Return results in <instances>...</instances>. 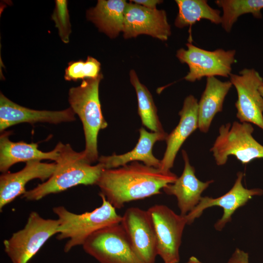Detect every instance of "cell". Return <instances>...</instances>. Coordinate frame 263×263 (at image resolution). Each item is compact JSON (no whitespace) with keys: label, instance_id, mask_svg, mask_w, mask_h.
I'll list each match as a JSON object with an SVG mask.
<instances>
[{"label":"cell","instance_id":"3","mask_svg":"<svg viewBox=\"0 0 263 263\" xmlns=\"http://www.w3.org/2000/svg\"><path fill=\"white\" fill-rule=\"evenodd\" d=\"M103 75L82 80L80 86L71 88L68 93L70 107L79 117L83 125L86 160L92 164L98 160L97 136L100 130L108 126L101 111L99 85Z\"/></svg>","mask_w":263,"mask_h":263},{"label":"cell","instance_id":"30","mask_svg":"<svg viewBox=\"0 0 263 263\" xmlns=\"http://www.w3.org/2000/svg\"><path fill=\"white\" fill-rule=\"evenodd\" d=\"M259 91L261 95L263 97V83L259 87Z\"/></svg>","mask_w":263,"mask_h":263},{"label":"cell","instance_id":"19","mask_svg":"<svg viewBox=\"0 0 263 263\" xmlns=\"http://www.w3.org/2000/svg\"><path fill=\"white\" fill-rule=\"evenodd\" d=\"M9 134L2 132L0 136V171L2 173L8 172L17 163L44 159L56 162L59 157L61 142L57 143L53 150L43 152L38 150L37 143L11 141Z\"/></svg>","mask_w":263,"mask_h":263},{"label":"cell","instance_id":"24","mask_svg":"<svg viewBox=\"0 0 263 263\" xmlns=\"http://www.w3.org/2000/svg\"><path fill=\"white\" fill-rule=\"evenodd\" d=\"M215 3L223 9L221 24L229 33L239 17L244 14H251L257 19L262 18L263 0H217Z\"/></svg>","mask_w":263,"mask_h":263},{"label":"cell","instance_id":"11","mask_svg":"<svg viewBox=\"0 0 263 263\" xmlns=\"http://www.w3.org/2000/svg\"><path fill=\"white\" fill-rule=\"evenodd\" d=\"M120 224L137 257L144 263H155L158 255L156 239L147 210L128 208Z\"/></svg>","mask_w":263,"mask_h":263},{"label":"cell","instance_id":"27","mask_svg":"<svg viewBox=\"0 0 263 263\" xmlns=\"http://www.w3.org/2000/svg\"><path fill=\"white\" fill-rule=\"evenodd\" d=\"M227 263H249L248 253L237 248Z\"/></svg>","mask_w":263,"mask_h":263},{"label":"cell","instance_id":"12","mask_svg":"<svg viewBox=\"0 0 263 263\" xmlns=\"http://www.w3.org/2000/svg\"><path fill=\"white\" fill-rule=\"evenodd\" d=\"M125 38L145 34L166 41L171 28L165 10L150 9L130 1L125 9L123 26Z\"/></svg>","mask_w":263,"mask_h":263},{"label":"cell","instance_id":"8","mask_svg":"<svg viewBox=\"0 0 263 263\" xmlns=\"http://www.w3.org/2000/svg\"><path fill=\"white\" fill-rule=\"evenodd\" d=\"M186 46L187 49L181 48L176 53L179 60L189 67V72L184 77L186 80L193 82L204 77H228L231 74L232 65L236 61L235 50L217 49L210 51L191 42L187 43Z\"/></svg>","mask_w":263,"mask_h":263},{"label":"cell","instance_id":"20","mask_svg":"<svg viewBox=\"0 0 263 263\" xmlns=\"http://www.w3.org/2000/svg\"><path fill=\"white\" fill-rule=\"evenodd\" d=\"M230 81H222L215 76L207 78L205 89L198 104V129L206 133L215 115L222 111L225 98L232 87Z\"/></svg>","mask_w":263,"mask_h":263},{"label":"cell","instance_id":"18","mask_svg":"<svg viewBox=\"0 0 263 263\" xmlns=\"http://www.w3.org/2000/svg\"><path fill=\"white\" fill-rule=\"evenodd\" d=\"M167 136L165 132H149L142 127L139 129L137 143L131 151L119 155L101 156L98 161L103 165L105 169L117 168L138 161L143 162L147 166L160 169L161 160L153 155L152 148L156 142L166 140Z\"/></svg>","mask_w":263,"mask_h":263},{"label":"cell","instance_id":"22","mask_svg":"<svg viewBox=\"0 0 263 263\" xmlns=\"http://www.w3.org/2000/svg\"><path fill=\"white\" fill-rule=\"evenodd\" d=\"M178 13L174 21L176 27L191 26L202 19L218 24L221 23L220 10L210 7L206 0H176Z\"/></svg>","mask_w":263,"mask_h":263},{"label":"cell","instance_id":"7","mask_svg":"<svg viewBox=\"0 0 263 263\" xmlns=\"http://www.w3.org/2000/svg\"><path fill=\"white\" fill-rule=\"evenodd\" d=\"M82 246L100 263H144L134 252L120 223L97 231Z\"/></svg>","mask_w":263,"mask_h":263},{"label":"cell","instance_id":"5","mask_svg":"<svg viewBox=\"0 0 263 263\" xmlns=\"http://www.w3.org/2000/svg\"><path fill=\"white\" fill-rule=\"evenodd\" d=\"M253 132L252 124L247 122L234 121L221 126L219 135L210 149L216 164L225 165L231 155L243 164L263 158V146L253 137Z\"/></svg>","mask_w":263,"mask_h":263},{"label":"cell","instance_id":"1","mask_svg":"<svg viewBox=\"0 0 263 263\" xmlns=\"http://www.w3.org/2000/svg\"><path fill=\"white\" fill-rule=\"evenodd\" d=\"M177 177L169 171L137 161L119 168L104 169L97 183L100 194L116 209L131 201L159 194Z\"/></svg>","mask_w":263,"mask_h":263},{"label":"cell","instance_id":"23","mask_svg":"<svg viewBox=\"0 0 263 263\" xmlns=\"http://www.w3.org/2000/svg\"><path fill=\"white\" fill-rule=\"evenodd\" d=\"M130 76L131 82L136 91L138 114L143 125L153 132H165L159 120L151 94L140 82L134 70L130 71Z\"/></svg>","mask_w":263,"mask_h":263},{"label":"cell","instance_id":"16","mask_svg":"<svg viewBox=\"0 0 263 263\" xmlns=\"http://www.w3.org/2000/svg\"><path fill=\"white\" fill-rule=\"evenodd\" d=\"M182 153L185 165L181 175L163 189L167 194L176 197L180 214L186 216L198 204L202 198L201 194L213 180H199L195 175L194 168L189 163L187 152L182 150Z\"/></svg>","mask_w":263,"mask_h":263},{"label":"cell","instance_id":"10","mask_svg":"<svg viewBox=\"0 0 263 263\" xmlns=\"http://www.w3.org/2000/svg\"><path fill=\"white\" fill-rule=\"evenodd\" d=\"M229 77L237 93V117L240 122L254 124L263 131V97L259 91L263 77L253 68H244L239 75L231 73Z\"/></svg>","mask_w":263,"mask_h":263},{"label":"cell","instance_id":"13","mask_svg":"<svg viewBox=\"0 0 263 263\" xmlns=\"http://www.w3.org/2000/svg\"><path fill=\"white\" fill-rule=\"evenodd\" d=\"M244 174L239 171L232 188L224 195L216 198L207 196L202 197L198 204L185 216L187 224H191L199 218L203 211L208 207L217 206L223 208L224 213L221 218L215 224L217 230H222L225 224L229 222L231 216L240 207L244 205L252 197L261 195L263 191L260 188L247 189L242 184Z\"/></svg>","mask_w":263,"mask_h":263},{"label":"cell","instance_id":"21","mask_svg":"<svg viewBox=\"0 0 263 263\" xmlns=\"http://www.w3.org/2000/svg\"><path fill=\"white\" fill-rule=\"evenodd\" d=\"M127 2L125 0H99L88 10L87 18L109 37H116L123 31Z\"/></svg>","mask_w":263,"mask_h":263},{"label":"cell","instance_id":"26","mask_svg":"<svg viewBox=\"0 0 263 263\" xmlns=\"http://www.w3.org/2000/svg\"><path fill=\"white\" fill-rule=\"evenodd\" d=\"M52 18L58 30L61 40L65 43H68L71 29L67 0H56V7Z\"/></svg>","mask_w":263,"mask_h":263},{"label":"cell","instance_id":"14","mask_svg":"<svg viewBox=\"0 0 263 263\" xmlns=\"http://www.w3.org/2000/svg\"><path fill=\"white\" fill-rule=\"evenodd\" d=\"M71 107L59 111L32 110L17 104L0 94V131L21 123L59 124L75 120Z\"/></svg>","mask_w":263,"mask_h":263},{"label":"cell","instance_id":"29","mask_svg":"<svg viewBox=\"0 0 263 263\" xmlns=\"http://www.w3.org/2000/svg\"><path fill=\"white\" fill-rule=\"evenodd\" d=\"M186 263H202L197 258L195 257L192 256L189 258L188 260Z\"/></svg>","mask_w":263,"mask_h":263},{"label":"cell","instance_id":"15","mask_svg":"<svg viewBox=\"0 0 263 263\" xmlns=\"http://www.w3.org/2000/svg\"><path fill=\"white\" fill-rule=\"evenodd\" d=\"M56 163L41 162V160H31L26 162L25 167L19 171L2 173L0 176V209L11 203L17 197L24 194L25 186L30 181L38 179L44 181L53 174Z\"/></svg>","mask_w":263,"mask_h":263},{"label":"cell","instance_id":"25","mask_svg":"<svg viewBox=\"0 0 263 263\" xmlns=\"http://www.w3.org/2000/svg\"><path fill=\"white\" fill-rule=\"evenodd\" d=\"M100 63L95 58L88 56L85 61H72L65 69L64 78L68 81L94 78L100 74Z\"/></svg>","mask_w":263,"mask_h":263},{"label":"cell","instance_id":"28","mask_svg":"<svg viewBox=\"0 0 263 263\" xmlns=\"http://www.w3.org/2000/svg\"><path fill=\"white\" fill-rule=\"evenodd\" d=\"M130 1L150 9H156V5L162 2L159 0H133Z\"/></svg>","mask_w":263,"mask_h":263},{"label":"cell","instance_id":"9","mask_svg":"<svg viewBox=\"0 0 263 263\" xmlns=\"http://www.w3.org/2000/svg\"><path fill=\"white\" fill-rule=\"evenodd\" d=\"M147 211L155 234L158 255L164 263H179L183 232L187 224L185 216L163 205L152 206Z\"/></svg>","mask_w":263,"mask_h":263},{"label":"cell","instance_id":"4","mask_svg":"<svg viewBox=\"0 0 263 263\" xmlns=\"http://www.w3.org/2000/svg\"><path fill=\"white\" fill-rule=\"evenodd\" d=\"M99 196L102 199L101 205L90 212L76 214L63 206L53 208L59 222L57 239H68L64 248L65 252L75 246L82 245L97 231L120 223L122 216L118 214L104 195L99 193Z\"/></svg>","mask_w":263,"mask_h":263},{"label":"cell","instance_id":"2","mask_svg":"<svg viewBox=\"0 0 263 263\" xmlns=\"http://www.w3.org/2000/svg\"><path fill=\"white\" fill-rule=\"evenodd\" d=\"M55 162L56 168L52 175L44 182L27 190L22 195V198L37 201L79 185H96L105 169L99 162L92 165L86 160L83 151L76 152L70 144L62 143L59 157Z\"/></svg>","mask_w":263,"mask_h":263},{"label":"cell","instance_id":"6","mask_svg":"<svg viewBox=\"0 0 263 263\" xmlns=\"http://www.w3.org/2000/svg\"><path fill=\"white\" fill-rule=\"evenodd\" d=\"M57 219H45L31 212L24 227L3 241L5 253L13 263H28L44 244L58 234Z\"/></svg>","mask_w":263,"mask_h":263},{"label":"cell","instance_id":"17","mask_svg":"<svg viewBox=\"0 0 263 263\" xmlns=\"http://www.w3.org/2000/svg\"><path fill=\"white\" fill-rule=\"evenodd\" d=\"M197 99L192 95L185 99L179 113L180 119L177 126L166 139L167 147L161 160L160 169L169 171L173 166L177 152L187 138L198 128Z\"/></svg>","mask_w":263,"mask_h":263}]
</instances>
